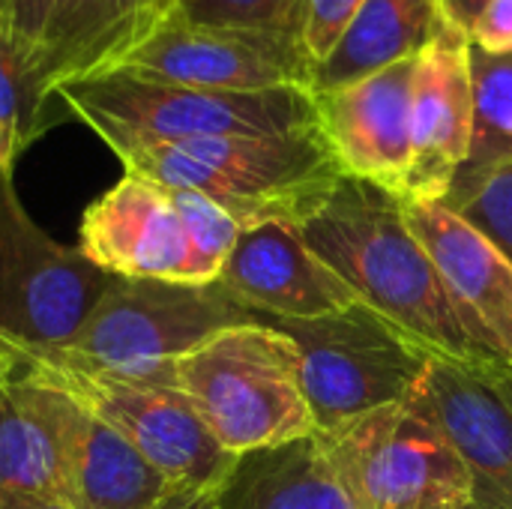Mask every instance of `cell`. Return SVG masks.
I'll use <instances>...</instances> for the list:
<instances>
[{
	"mask_svg": "<svg viewBox=\"0 0 512 509\" xmlns=\"http://www.w3.org/2000/svg\"><path fill=\"white\" fill-rule=\"evenodd\" d=\"M300 234L366 306L435 354L471 366H507L456 309L429 252L408 228L399 195L342 177Z\"/></svg>",
	"mask_w": 512,
	"mask_h": 509,
	"instance_id": "1",
	"label": "cell"
},
{
	"mask_svg": "<svg viewBox=\"0 0 512 509\" xmlns=\"http://www.w3.org/2000/svg\"><path fill=\"white\" fill-rule=\"evenodd\" d=\"M123 171L165 189L201 192L240 225H303L345 177L318 129L192 141H105Z\"/></svg>",
	"mask_w": 512,
	"mask_h": 509,
	"instance_id": "2",
	"label": "cell"
},
{
	"mask_svg": "<svg viewBox=\"0 0 512 509\" xmlns=\"http://www.w3.org/2000/svg\"><path fill=\"white\" fill-rule=\"evenodd\" d=\"M0 375L45 387L129 441L171 483L195 495H213L228 477L231 456L201 423L189 399L144 378L105 372L54 345H27L0 336Z\"/></svg>",
	"mask_w": 512,
	"mask_h": 509,
	"instance_id": "3",
	"label": "cell"
},
{
	"mask_svg": "<svg viewBox=\"0 0 512 509\" xmlns=\"http://www.w3.org/2000/svg\"><path fill=\"white\" fill-rule=\"evenodd\" d=\"M171 387L231 456L315 435L300 384V351L267 321L210 336L174 363Z\"/></svg>",
	"mask_w": 512,
	"mask_h": 509,
	"instance_id": "4",
	"label": "cell"
},
{
	"mask_svg": "<svg viewBox=\"0 0 512 509\" xmlns=\"http://www.w3.org/2000/svg\"><path fill=\"white\" fill-rule=\"evenodd\" d=\"M54 99L102 141H192L318 129L309 90L225 93L147 81L123 69L66 81Z\"/></svg>",
	"mask_w": 512,
	"mask_h": 509,
	"instance_id": "5",
	"label": "cell"
},
{
	"mask_svg": "<svg viewBox=\"0 0 512 509\" xmlns=\"http://www.w3.org/2000/svg\"><path fill=\"white\" fill-rule=\"evenodd\" d=\"M261 321L282 330L300 351V384L315 432L405 402L441 357L363 300L306 321Z\"/></svg>",
	"mask_w": 512,
	"mask_h": 509,
	"instance_id": "6",
	"label": "cell"
},
{
	"mask_svg": "<svg viewBox=\"0 0 512 509\" xmlns=\"http://www.w3.org/2000/svg\"><path fill=\"white\" fill-rule=\"evenodd\" d=\"M255 321L261 315L234 300L219 282L195 285L114 276L81 330L60 348L105 372L171 384L180 357L228 327Z\"/></svg>",
	"mask_w": 512,
	"mask_h": 509,
	"instance_id": "7",
	"label": "cell"
},
{
	"mask_svg": "<svg viewBox=\"0 0 512 509\" xmlns=\"http://www.w3.org/2000/svg\"><path fill=\"white\" fill-rule=\"evenodd\" d=\"M354 509H465L471 474L417 390L339 429L315 432Z\"/></svg>",
	"mask_w": 512,
	"mask_h": 509,
	"instance_id": "8",
	"label": "cell"
},
{
	"mask_svg": "<svg viewBox=\"0 0 512 509\" xmlns=\"http://www.w3.org/2000/svg\"><path fill=\"white\" fill-rule=\"evenodd\" d=\"M111 282L78 246L42 231L21 204L12 171H0V336L60 348Z\"/></svg>",
	"mask_w": 512,
	"mask_h": 509,
	"instance_id": "9",
	"label": "cell"
},
{
	"mask_svg": "<svg viewBox=\"0 0 512 509\" xmlns=\"http://www.w3.org/2000/svg\"><path fill=\"white\" fill-rule=\"evenodd\" d=\"M117 69L195 90L267 93L309 90L315 60L300 36L270 30L198 27L168 18Z\"/></svg>",
	"mask_w": 512,
	"mask_h": 509,
	"instance_id": "10",
	"label": "cell"
},
{
	"mask_svg": "<svg viewBox=\"0 0 512 509\" xmlns=\"http://www.w3.org/2000/svg\"><path fill=\"white\" fill-rule=\"evenodd\" d=\"M417 57L360 81L315 90L318 132L345 177L405 195L411 171V96Z\"/></svg>",
	"mask_w": 512,
	"mask_h": 509,
	"instance_id": "11",
	"label": "cell"
},
{
	"mask_svg": "<svg viewBox=\"0 0 512 509\" xmlns=\"http://www.w3.org/2000/svg\"><path fill=\"white\" fill-rule=\"evenodd\" d=\"M78 249L117 279H162L210 285L165 186L123 174L81 216Z\"/></svg>",
	"mask_w": 512,
	"mask_h": 509,
	"instance_id": "12",
	"label": "cell"
},
{
	"mask_svg": "<svg viewBox=\"0 0 512 509\" xmlns=\"http://www.w3.org/2000/svg\"><path fill=\"white\" fill-rule=\"evenodd\" d=\"M474 141L471 42L447 24L417 54L411 96V171L402 201H444Z\"/></svg>",
	"mask_w": 512,
	"mask_h": 509,
	"instance_id": "13",
	"label": "cell"
},
{
	"mask_svg": "<svg viewBox=\"0 0 512 509\" xmlns=\"http://www.w3.org/2000/svg\"><path fill=\"white\" fill-rule=\"evenodd\" d=\"M417 396L468 468L474 507L512 509V405L495 366L435 357Z\"/></svg>",
	"mask_w": 512,
	"mask_h": 509,
	"instance_id": "14",
	"label": "cell"
},
{
	"mask_svg": "<svg viewBox=\"0 0 512 509\" xmlns=\"http://www.w3.org/2000/svg\"><path fill=\"white\" fill-rule=\"evenodd\" d=\"M216 282L261 318L306 321L360 303L354 288L288 222L246 228Z\"/></svg>",
	"mask_w": 512,
	"mask_h": 509,
	"instance_id": "15",
	"label": "cell"
},
{
	"mask_svg": "<svg viewBox=\"0 0 512 509\" xmlns=\"http://www.w3.org/2000/svg\"><path fill=\"white\" fill-rule=\"evenodd\" d=\"M51 411L60 441L57 501L69 509H183L201 498L171 483L129 441L69 399L51 393Z\"/></svg>",
	"mask_w": 512,
	"mask_h": 509,
	"instance_id": "16",
	"label": "cell"
},
{
	"mask_svg": "<svg viewBox=\"0 0 512 509\" xmlns=\"http://www.w3.org/2000/svg\"><path fill=\"white\" fill-rule=\"evenodd\" d=\"M402 210L456 309L512 369V264L504 252L444 201H402Z\"/></svg>",
	"mask_w": 512,
	"mask_h": 509,
	"instance_id": "17",
	"label": "cell"
},
{
	"mask_svg": "<svg viewBox=\"0 0 512 509\" xmlns=\"http://www.w3.org/2000/svg\"><path fill=\"white\" fill-rule=\"evenodd\" d=\"M177 0H57L33 60V87L51 102L66 81L117 69L171 15Z\"/></svg>",
	"mask_w": 512,
	"mask_h": 509,
	"instance_id": "18",
	"label": "cell"
},
{
	"mask_svg": "<svg viewBox=\"0 0 512 509\" xmlns=\"http://www.w3.org/2000/svg\"><path fill=\"white\" fill-rule=\"evenodd\" d=\"M216 509H354L318 435L234 459L213 492Z\"/></svg>",
	"mask_w": 512,
	"mask_h": 509,
	"instance_id": "19",
	"label": "cell"
},
{
	"mask_svg": "<svg viewBox=\"0 0 512 509\" xmlns=\"http://www.w3.org/2000/svg\"><path fill=\"white\" fill-rule=\"evenodd\" d=\"M441 24V0H366L336 48L315 66V90H333L417 57Z\"/></svg>",
	"mask_w": 512,
	"mask_h": 509,
	"instance_id": "20",
	"label": "cell"
},
{
	"mask_svg": "<svg viewBox=\"0 0 512 509\" xmlns=\"http://www.w3.org/2000/svg\"><path fill=\"white\" fill-rule=\"evenodd\" d=\"M0 495H60L51 393L9 375H0Z\"/></svg>",
	"mask_w": 512,
	"mask_h": 509,
	"instance_id": "21",
	"label": "cell"
},
{
	"mask_svg": "<svg viewBox=\"0 0 512 509\" xmlns=\"http://www.w3.org/2000/svg\"><path fill=\"white\" fill-rule=\"evenodd\" d=\"M471 81L474 141L459 174L512 162V54H489L471 45Z\"/></svg>",
	"mask_w": 512,
	"mask_h": 509,
	"instance_id": "22",
	"label": "cell"
},
{
	"mask_svg": "<svg viewBox=\"0 0 512 509\" xmlns=\"http://www.w3.org/2000/svg\"><path fill=\"white\" fill-rule=\"evenodd\" d=\"M444 204L492 240L512 264V162L459 174Z\"/></svg>",
	"mask_w": 512,
	"mask_h": 509,
	"instance_id": "23",
	"label": "cell"
},
{
	"mask_svg": "<svg viewBox=\"0 0 512 509\" xmlns=\"http://www.w3.org/2000/svg\"><path fill=\"white\" fill-rule=\"evenodd\" d=\"M48 102L36 93L30 72L6 48L0 36V171H12L15 159L51 126Z\"/></svg>",
	"mask_w": 512,
	"mask_h": 509,
	"instance_id": "24",
	"label": "cell"
},
{
	"mask_svg": "<svg viewBox=\"0 0 512 509\" xmlns=\"http://www.w3.org/2000/svg\"><path fill=\"white\" fill-rule=\"evenodd\" d=\"M171 18L198 27L270 30L300 36L303 0H177Z\"/></svg>",
	"mask_w": 512,
	"mask_h": 509,
	"instance_id": "25",
	"label": "cell"
},
{
	"mask_svg": "<svg viewBox=\"0 0 512 509\" xmlns=\"http://www.w3.org/2000/svg\"><path fill=\"white\" fill-rule=\"evenodd\" d=\"M168 192L186 225L204 282H216L231 249L243 234V225L225 207H219L201 192H189V189H168Z\"/></svg>",
	"mask_w": 512,
	"mask_h": 509,
	"instance_id": "26",
	"label": "cell"
},
{
	"mask_svg": "<svg viewBox=\"0 0 512 509\" xmlns=\"http://www.w3.org/2000/svg\"><path fill=\"white\" fill-rule=\"evenodd\" d=\"M54 3L57 0H0V36L27 72H33Z\"/></svg>",
	"mask_w": 512,
	"mask_h": 509,
	"instance_id": "27",
	"label": "cell"
},
{
	"mask_svg": "<svg viewBox=\"0 0 512 509\" xmlns=\"http://www.w3.org/2000/svg\"><path fill=\"white\" fill-rule=\"evenodd\" d=\"M366 0H303V48L315 60V66L336 48L354 15Z\"/></svg>",
	"mask_w": 512,
	"mask_h": 509,
	"instance_id": "28",
	"label": "cell"
},
{
	"mask_svg": "<svg viewBox=\"0 0 512 509\" xmlns=\"http://www.w3.org/2000/svg\"><path fill=\"white\" fill-rule=\"evenodd\" d=\"M468 42L489 54H512V0H489L471 21Z\"/></svg>",
	"mask_w": 512,
	"mask_h": 509,
	"instance_id": "29",
	"label": "cell"
},
{
	"mask_svg": "<svg viewBox=\"0 0 512 509\" xmlns=\"http://www.w3.org/2000/svg\"><path fill=\"white\" fill-rule=\"evenodd\" d=\"M489 0H441V18L453 27H459L468 36L471 21L477 18V12L486 6Z\"/></svg>",
	"mask_w": 512,
	"mask_h": 509,
	"instance_id": "30",
	"label": "cell"
},
{
	"mask_svg": "<svg viewBox=\"0 0 512 509\" xmlns=\"http://www.w3.org/2000/svg\"><path fill=\"white\" fill-rule=\"evenodd\" d=\"M0 509H69L57 498H33V495H0Z\"/></svg>",
	"mask_w": 512,
	"mask_h": 509,
	"instance_id": "31",
	"label": "cell"
},
{
	"mask_svg": "<svg viewBox=\"0 0 512 509\" xmlns=\"http://www.w3.org/2000/svg\"><path fill=\"white\" fill-rule=\"evenodd\" d=\"M495 378H498V387L504 390V396L510 399V405H512V369L510 366H495Z\"/></svg>",
	"mask_w": 512,
	"mask_h": 509,
	"instance_id": "32",
	"label": "cell"
},
{
	"mask_svg": "<svg viewBox=\"0 0 512 509\" xmlns=\"http://www.w3.org/2000/svg\"><path fill=\"white\" fill-rule=\"evenodd\" d=\"M183 509H216V504H213V495H201V498L189 501Z\"/></svg>",
	"mask_w": 512,
	"mask_h": 509,
	"instance_id": "33",
	"label": "cell"
},
{
	"mask_svg": "<svg viewBox=\"0 0 512 509\" xmlns=\"http://www.w3.org/2000/svg\"><path fill=\"white\" fill-rule=\"evenodd\" d=\"M471 509H483V507H474V504H471Z\"/></svg>",
	"mask_w": 512,
	"mask_h": 509,
	"instance_id": "34",
	"label": "cell"
},
{
	"mask_svg": "<svg viewBox=\"0 0 512 509\" xmlns=\"http://www.w3.org/2000/svg\"><path fill=\"white\" fill-rule=\"evenodd\" d=\"M465 509H471V507H465Z\"/></svg>",
	"mask_w": 512,
	"mask_h": 509,
	"instance_id": "35",
	"label": "cell"
}]
</instances>
